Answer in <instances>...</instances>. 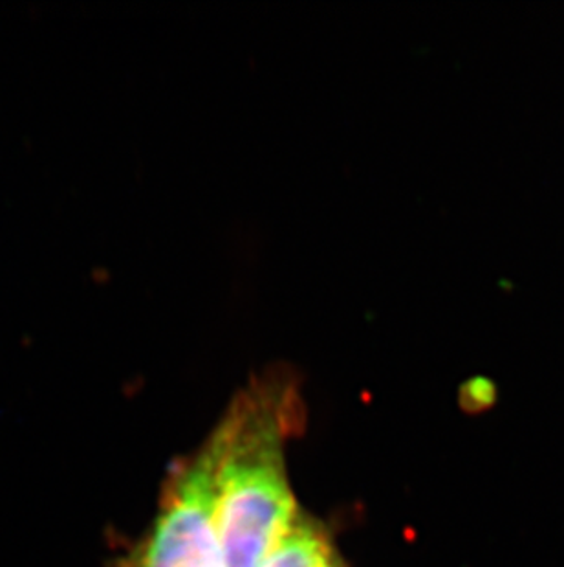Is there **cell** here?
<instances>
[{
  "label": "cell",
  "instance_id": "obj_1",
  "mask_svg": "<svg viewBox=\"0 0 564 567\" xmlns=\"http://www.w3.org/2000/svg\"><path fill=\"white\" fill-rule=\"evenodd\" d=\"M297 404L290 380H257L240 391L209 437L217 454L215 522L224 567H261L297 518L284 468Z\"/></svg>",
  "mask_w": 564,
  "mask_h": 567
},
{
  "label": "cell",
  "instance_id": "obj_2",
  "mask_svg": "<svg viewBox=\"0 0 564 567\" xmlns=\"http://www.w3.org/2000/svg\"><path fill=\"white\" fill-rule=\"evenodd\" d=\"M217 454L206 443L170 480L134 567H224L217 535Z\"/></svg>",
  "mask_w": 564,
  "mask_h": 567
},
{
  "label": "cell",
  "instance_id": "obj_3",
  "mask_svg": "<svg viewBox=\"0 0 564 567\" xmlns=\"http://www.w3.org/2000/svg\"><path fill=\"white\" fill-rule=\"evenodd\" d=\"M261 567H345L325 529L299 516Z\"/></svg>",
  "mask_w": 564,
  "mask_h": 567
},
{
  "label": "cell",
  "instance_id": "obj_4",
  "mask_svg": "<svg viewBox=\"0 0 564 567\" xmlns=\"http://www.w3.org/2000/svg\"><path fill=\"white\" fill-rule=\"evenodd\" d=\"M497 399L495 385L490 380L474 379L469 380L460 391V402L463 410L471 413L484 412L488 408L493 406Z\"/></svg>",
  "mask_w": 564,
  "mask_h": 567
}]
</instances>
